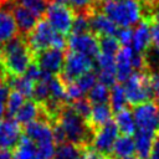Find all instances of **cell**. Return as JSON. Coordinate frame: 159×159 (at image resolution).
Segmentation results:
<instances>
[{"label": "cell", "mask_w": 159, "mask_h": 159, "mask_svg": "<svg viewBox=\"0 0 159 159\" xmlns=\"http://www.w3.org/2000/svg\"><path fill=\"white\" fill-rule=\"evenodd\" d=\"M25 102V97L16 92V91H11L9 93L7 101H6V113L9 117H15V114L17 113V111L21 108V106Z\"/></svg>", "instance_id": "1f68e13d"}, {"label": "cell", "mask_w": 159, "mask_h": 159, "mask_svg": "<svg viewBox=\"0 0 159 159\" xmlns=\"http://www.w3.org/2000/svg\"><path fill=\"white\" fill-rule=\"evenodd\" d=\"M150 34H152V45L155 52L159 55V21H153L150 25Z\"/></svg>", "instance_id": "ee69618b"}, {"label": "cell", "mask_w": 159, "mask_h": 159, "mask_svg": "<svg viewBox=\"0 0 159 159\" xmlns=\"http://www.w3.org/2000/svg\"><path fill=\"white\" fill-rule=\"evenodd\" d=\"M24 76H26L29 80H31L32 82H39L42 77V70L37 66V63H31L29 66V68L26 70V72L24 73Z\"/></svg>", "instance_id": "b9f144b4"}, {"label": "cell", "mask_w": 159, "mask_h": 159, "mask_svg": "<svg viewBox=\"0 0 159 159\" xmlns=\"http://www.w3.org/2000/svg\"><path fill=\"white\" fill-rule=\"evenodd\" d=\"M118 137H119V130H118L116 123L113 120H109L108 123L97 128L93 132L91 143H92V147L94 150H97L104 155H109L112 153L113 144Z\"/></svg>", "instance_id": "9c48e42d"}, {"label": "cell", "mask_w": 159, "mask_h": 159, "mask_svg": "<svg viewBox=\"0 0 159 159\" xmlns=\"http://www.w3.org/2000/svg\"><path fill=\"white\" fill-rule=\"evenodd\" d=\"M93 4V0H70V4L75 10L78 11H84L87 9H89Z\"/></svg>", "instance_id": "f6af8a7d"}, {"label": "cell", "mask_w": 159, "mask_h": 159, "mask_svg": "<svg viewBox=\"0 0 159 159\" xmlns=\"http://www.w3.org/2000/svg\"><path fill=\"white\" fill-rule=\"evenodd\" d=\"M98 42H99V52L102 53L116 56V53L120 48V45L116 36H101Z\"/></svg>", "instance_id": "4dcf8cb0"}, {"label": "cell", "mask_w": 159, "mask_h": 159, "mask_svg": "<svg viewBox=\"0 0 159 159\" xmlns=\"http://www.w3.org/2000/svg\"><path fill=\"white\" fill-rule=\"evenodd\" d=\"M63 61H65L63 50L50 47L47 50L37 52V62H36L37 66L51 75H56L61 72Z\"/></svg>", "instance_id": "8fae6325"}, {"label": "cell", "mask_w": 159, "mask_h": 159, "mask_svg": "<svg viewBox=\"0 0 159 159\" xmlns=\"http://www.w3.org/2000/svg\"><path fill=\"white\" fill-rule=\"evenodd\" d=\"M53 127H51L47 122L36 119L25 125V135L31 139L36 145L55 143L53 140Z\"/></svg>", "instance_id": "5bb4252c"}, {"label": "cell", "mask_w": 159, "mask_h": 159, "mask_svg": "<svg viewBox=\"0 0 159 159\" xmlns=\"http://www.w3.org/2000/svg\"><path fill=\"white\" fill-rule=\"evenodd\" d=\"M45 15L46 21L56 32L61 35H67L68 32H71L75 14L67 5H61L51 1L47 5Z\"/></svg>", "instance_id": "8992f818"}, {"label": "cell", "mask_w": 159, "mask_h": 159, "mask_svg": "<svg viewBox=\"0 0 159 159\" xmlns=\"http://www.w3.org/2000/svg\"><path fill=\"white\" fill-rule=\"evenodd\" d=\"M133 116L135 119L137 129L157 132L158 129V116L159 106L153 101L143 102L134 107Z\"/></svg>", "instance_id": "ba28073f"}, {"label": "cell", "mask_w": 159, "mask_h": 159, "mask_svg": "<svg viewBox=\"0 0 159 159\" xmlns=\"http://www.w3.org/2000/svg\"><path fill=\"white\" fill-rule=\"evenodd\" d=\"M0 58L5 71L12 76H21L26 72L29 66L32 63L30 48L22 39H12L6 42L1 51Z\"/></svg>", "instance_id": "7a4b0ae2"}, {"label": "cell", "mask_w": 159, "mask_h": 159, "mask_svg": "<svg viewBox=\"0 0 159 159\" xmlns=\"http://www.w3.org/2000/svg\"><path fill=\"white\" fill-rule=\"evenodd\" d=\"M152 45V34H150V24L145 20L139 21L134 30H133V37L130 47L140 53H144L149 46Z\"/></svg>", "instance_id": "2e32d148"}, {"label": "cell", "mask_w": 159, "mask_h": 159, "mask_svg": "<svg viewBox=\"0 0 159 159\" xmlns=\"http://www.w3.org/2000/svg\"><path fill=\"white\" fill-rule=\"evenodd\" d=\"M150 88H152V97H154L155 103L159 106V70L150 76Z\"/></svg>", "instance_id": "7bdbcfd3"}, {"label": "cell", "mask_w": 159, "mask_h": 159, "mask_svg": "<svg viewBox=\"0 0 159 159\" xmlns=\"http://www.w3.org/2000/svg\"><path fill=\"white\" fill-rule=\"evenodd\" d=\"M108 104L111 106L113 112H119L123 108L127 107V97H125V91L122 83H114L113 86L109 87V101Z\"/></svg>", "instance_id": "4316f807"}, {"label": "cell", "mask_w": 159, "mask_h": 159, "mask_svg": "<svg viewBox=\"0 0 159 159\" xmlns=\"http://www.w3.org/2000/svg\"><path fill=\"white\" fill-rule=\"evenodd\" d=\"M113 122L116 123L119 133H122L123 135H134V133L137 132V124L133 116V111L127 107L119 112H116Z\"/></svg>", "instance_id": "603a6c76"}, {"label": "cell", "mask_w": 159, "mask_h": 159, "mask_svg": "<svg viewBox=\"0 0 159 159\" xmlns=\"http://www.w3.org/2000/svg\"><path fill=\"white\" fill-rule=\"evenodd\" d=\"M48 88H50V99H53L58 103L66 101V84L62 82V80L52 77L48 81Z\"/></svg>", "instance_id": "f546056e"}, {"label": "cell", "mask_w": 159, "mask_h": 159, "mask_svg": "<svg viewBox=\"0 0 159 159\" xmlns=\"http://www.w3.org/2000/svg\"><path fill=\"white\" fill-rule=\"evenodd\" d=\"M11 12L15 19L17 29L22 32H30L39 21V17L31 10H29L22 5H16Z\"/></svg>", "instance_id": "ffe728a7"}, {"label": "cell", "mask_w": 159, "mask_h": 159, "mask_svg": "<svg viewBox=\"0 0 159 159\" xmlns=\"http://www.w3.org/2000/svg\"><path fill=\"white\" fill-rule=\"evenodd\" d=\"M101 9L118 27H130L142 19V5L138 0H102Z\"/></svg>", "instance_id": "6da1fadb"}, {"label": "cell", "mask_w": 159, "mask_h": 159, "mask_svg": "<svg viewBox=\"0 0 159 159\" xmlns=\"http://www.w3.org/2000/svg\"><path fill=\"white\" fill-rule=\"evenodd\" d=\"M53 2H57V4H61V5H68L70 4V0H52Z\"/></svg>", "instance_id": "681fc988"}, {"label": "cell", "mask_w": 159, "mask_h": 159, "mask_svg": "<svg viewBox=\"0 0 159 159\" xmlns=\"http://www.w3.org/2000/svg\"><path fill=\"white\" fill-rule=\"evenodd\" d=\"M93 66L94 63L91 57L70 51L67 55H65V61L61 70V80L63 83L73 82L83 73L92 71Z\"/></svg>", "instance_id": "5b68a950"}, {"label": "cell", "mask_w": 159, "mask_h": 159, "mask_svg": "<svg viewBox=\"0 0 159 159\" xmlns=\"http://www.w3.org/2000/svg\"><path fill=\"white\" fill-rule=\"evenodd\" d=\"M80 98H83V93L80 89V87L76 84V82H70L66 84V101L75 102Z\"/></svg>", "instance_id": "f35d334b"}, {"label": "cell", "mask_w": 159, "mask_h": 159, "mask_svg": "<svg viewBox=\"0 0 159 159\" xmlns=\"http://www.w3.org/2000/svg\"><path fill=\"white\" fill-rule=\"evenodd\" d=\"M138 1H139L140 4H142V2H143V4H152L154 0H138Z\"/></svg>", "instance_id": "f907efd6"}, {"label": "cell", "mask_w": 159, "mask_h": 159, "mask_svg": "<svg viewBox=\"0 0 159 159\" xmlns=\"http://www.w3.org/2000/svg\"><path fill=\"white\" fill-rule=\"evenodd\" d=\"M84 159H113V158H109V155H104L94 149H88L84 152Z\"/></svg>", "instance_id": "bcb514c9"}, {"label": "cell", "mask_w": 159, "mask_h": 159, "mask_svg": "<svg viewBox=\"0 0 159 159\" xmlns=\"http://www.w3.org/2000/svg\"><path fill=\"white\" fill-rule=\"evenodd\" d=\"M71 108L83 119H88L91 109H92V103L88 101V98H80L75 102H72Z\"/></svg>", "instance_id": "8d00e7d4"}, {"label": "cell", "mask_w": 159, "mask_h": 159, "mask_svg": "<svg viewBox=\"0 0 159 159\" xmlns=\"http://www.w3.org/2000/svg\"><path fill=\"white\" fill-rule=\"evenodd\" d=\"M112 108L108 103H101V104H92V109L88 117L89 127L92 129H97L109 120H112Z\"/></svg>", "instance_id": "7402d4cb"}, {"label": "cell", "mask_w": 159, "mask_h": 159, "mask_svg": "<svg viewBox=\"0 0 159 159\" xmlns=\"http://www.w3.org/2000/svg\"><path fill=\"white\" fill-rule=\"evenodd\" d=\"M89 31V15H86L84 12L76 14L73 17L71 32L72 34H83Z\"/></svg>", "instance_id": "836d02e7"}, {"label": "cell", "mask_w": 159, "mask_h": 159, "mask_svg": "<svg viewBox=\"0 0 159 159\" xmlns=\"http://www.w3.org/2000/svg\"><path fill=\"white\" fill-rule=\"evenodd\" d=\"M132 159H139V158H132Z\"/></svg>", "instance_id": "db71d44e"}, {"label": "cell", "mask_w": 159, "mask_h": 159, "mask_svg": "<svg viewBox=\"0 0 159 159\" xmlns=\"http://www.w3.org/2000/svg\"><path fill=\"white\" fill-rule=\"evenodd\" d=\"M14 159H39L36 144L26 135H21L12 152Z\"/></svg>", "instance_id": "cb8c5ba5"}, {"label": "cell", "mask_w": 159, "mask_h": 159, "mask_svg": "<svg viewBox=\"0 0 159 159\" xmlns=\"http://www.w3.org/2000/svg\"><path fill=\"white\" fill-rule=\"evenodd\" d=\"M17 30L12 12L0 7V46H4L10 40L15 39Z\"/></svg>", "instance_id": "d6986e66"}, {"label": "cell", "mask_w": 159, "mask_h": 159, "mask_svg": "<svg viewBox=\"0 0 159 159\" xmlns=\"http://www.w3.org/2000/svg\"><path fill=\"white\" fill-rule=\"evenodd\" d=\"M116 37L122 46H130L132 37H133V30L130 27H118L116 32Z\"/></svg>", "instance_id": "74e56055"}, {"label": "cell", "mask_w": 159, "mask_h": 159, "mask_svg": "<svg viewBox=\"0 0 159 159\" xmlns=\"http://www.w3.org/2000/svg\"><path fill=\"white\" fill-rule=\"evenodd\" d=\"M88 101L92 104H101V103H108L109 101V87H107L103 83L97 82L87 93Z\"/></svg>", "instance_id": "f1b7e54d"}, {"label": "cell", "mask_w": 159, "mask_h": 159, "mask_svg": "<svg viewBox=\"0 0 159 159\" xmlns=\"http://www.w3.org/2000/svg\"><path fill=\"white\" fill-rule=\"evenodd\" d=\"M36 147H37L39 159H53L55 150H56L55 143H46V144L36 145Z\"/></svg>", "instance_id": "ab89813d"}, {"label": "cell", "mask_w": 159, "mask_h": 159, "mask_svg": "<svg viewBox=\"0 0 159 159\" xmlns=\"http://www.w3.org/2000/svg\"><path fill=\"white\" fill-rule=\"evenodd\" d=\"M158 129H159V116H158Z\"/></svg>", "instance_id": "f5cc1de1"}, {"label": "cell", "mask_w": 159, "mask_h": 159, "mask_svg": "<svg viewBox=\"0 0 159 159\" xmlns=\"http://www.w3.org/2000/svg\"><path fill=\"white\" fill-rule=\"evenodd\" d=\"M114 159H132L135 154L134 139L132 135H119L112 148V153Z\"/></svg>", "instance_id": "44dd1931"}, {"label": "cell", "mask_w": 159, "mask_h": 159, "mask_svg": "<svg viewBox=\"0 0 159 159\" xmlns=\"http://www.w3.org/2000/svg\"><path fill=\"white\" fill-rule=\"evenodd\" d=\"M132 55H133V48L130 46H122L114 56L116 76H117V80L120 82H124L125 80H128L134 71L132 65Z\"/></svg>", "instance_id": "9a60e30c"}, {"label": "cell", "mask_w": 159, "mask_h": 159, "mask_svg": "<svg viewBox=\"0 0 159 159\" xmlns=\"http://www.w3.org/2000/svg\"><path fill=\"white\" fill-rule=\"evenodd\" d=\"M84 149L70 142L56 145L53 159H84Z\"/></svg>", "instance_id": "484cf974"}, {"label": "cell", "mask_w": 159, "mask_h": 159, "mask_svg": "<svg viewBox=\"0 0 159 159\" xmlns=\"http://www.w3.org/2000/svg\"><path fill=\"white\" fill-rule=\"evenodd\" d=\"M89 30L99 36H116L118 26L103 12L89 15Z\"/></svg>", "instance_id": "e0dca14e"}, {"label": "cell", "mask_w": 159, "mask_h": 159, "mask_svg": "<svg viewBox=\"0 0 159 159\" xmlns=\"http://www.w3.org/2000/svg\"><path fill=\"white\" fill-rule=\"evenodd\" d=\"M125 97L128 104L135 107L143 102H147L152 97L150 77L143 71L133 72L128 80L123 82Z\"/></svg>", "instance_id": "277c9868"}, {"label": "cell", "mask_w": 159, "mask_h": 159, "mask_svg": "<svg viewBox=\"0 0 159 159\" xmlns=\"http://www.w3.org/2000/svg\"><path fill=\"white\" fill-rule=\"evenodd\" d=\"M40 116V106L36 101H25L21 108L15 114V119L20 124H29L34 120H36Z\"/></svg>", "instance_id": "d4e9b609"}, {"label": "cell", "mask_w": 159, "mask_h": 159, "mask_svg": "<svg viewBox=\"0 0 159 159\" xmlns=\"http://www.w3.org/2000/svg\"><path fill=\"white\" fill-rule=\"evenodd\" d=\"M96 65H97V70H98L97 71L98 82L106 84L107 87L113 86L117 81L114 56L99 52L96 57Z\"/></svg>", "instance_id": "4fadbf2b"}, {"label": "cell", "mask_w": 159, "mask_h": 159, "mask_svg": "<svg viewBox=\"0 0 159 159\" xmlns=\"http://www.w3.org/2000/svg\"><path fill=\"white\" fill-rule=\"evenodd\" d=\"M17 1H19V5H22L29 10H31L39 19L46 12L47 5H48L46 0H17Z\"/></svg>", "instance_id": "e575fe53"}, {"label": "cell", "mask_w": 159, "mask_h": 159, "mask_svg": "<svg viewBox=\"0 0 159 159\" xmlns=\"http://www.w3.org/2000/svg\"><path fill=\"white\" fill-rule=\"evenodd\" d=\"M75 82H76V84L80 87V89L82 91V93L86 94V93H88L89 89L98 82V80H97V73H94L93 71H88V72L83 73L82 76H80Z\"/></svg>", "instance_id": "d6a6232c"}, {"label": "cell", "mask_w": 159, "mask_h": 159, "mask_svg": "<svg viewBox=\"0 0 159 159\" xmlns=\"http://www.w3.org/2000/svg\"><path fill=\"white\" fill-rule=\"evenodd\" d=\"M154 20H155V21H159V12H158V14H157V16L154 17Z\"/></svg>", "instance_id": "816d5d0a"}, {"label": "cell", "mask_w": 159, "mask_h": 159, "mask_svg": "<svg viewBox=\"0 0 159 159\" xmlns=\"http://www.w3.org/2000/svg\"><path fill=\"white\" fill-rule=\"evenodd\" d=\"M7 86L10 88H12V91H16V92L21 93L25 98H29V97H32L35 82L29 80L26 76L21 75V76H12L9 81Z\"/></svg>", "instance_id": "83f0119b"}, {"label": "cell", "mask_w": 159, "mask_h": 159, "mask_svg": "<svg viewBox=\"0 0 159 159\" xmlns=\"http://www.w3.org/2000/svg\"><path fill=\"white\" fill-rule=\"evenodd\" d=\"M32 97L35 98V101L40 104V103H46L50 99V88H48V82H43V81H39L35 83L34 87V92H32Z\"/></svg>", "instance_id": "d590c367"}, {"label": "cell", "mask_w": 159, "mask_h": 159, "mask_svg": "<svg viewBox=\"0 0 159 159\" xmlns=\"http://www.w3.org/2000/svg\"><path fill=\"white\" fill-rule=\"evenodd\" d=\"M67 46L70 51L77 52L91 58L97 57L99 53V42L94 34L92 32H83V34H72L68 37Z\"/></svg>", "instance_id": "30bf717a"}, {"label": "cell", "mask_w": 159, "mask_h": 159, "mask_svg": "<svg viewBox=\"0 0 159 159\" xmlns=\"http://www.w3.org/2000/svg\"><path fill=\"white\" fill-rule=\"evenodd\" d=\"M21 138L20 123L12 118H5L0 120V148L12 149L16 147Z\"/></svg>", "instance_id": "7c38bea8"}, {"label": "cell", "mask_w": 159, "mask_h": 159, "mask_svg": "<svg viewBox=\"0 0 159 159\" xmlns=\"http://www.w3.org/2000/svg\"><path fill=\"white\" fill-rule=\"evenodd\" d=\"M10 93V87L5 83H0V120L6 112V101Z\"/></svg>", "instance_id": "60d3db41"}, {"label": "cell", "mask_w": 159, "mask_h": 159, "mask_svg": "<svg viewBox=\"0 0 159 159\" xmlns=\"http://www.w3.org/2000/svg\"><path fill=\"white\" fill-rule=\"evenodd\" d=\"M4 73H5V68H4L2 63H0V83H2V80H4Z\"/></svg>", "instance_id": "c3c4849f"}, {"label": "cell", "mask_w": 159, "mask_h": 159, "mask_svg": "<svg viewBox=\"0 0 159 159\" xmlns=\"http://www.w3.org/2000/svg\"><path fill=\"white\" fill-rule=\"evenodd\" d=\"M0 159H14L11 149L6 148H0Z\"/></svg>", "instance_id": "7dc6e473"}, {"label": "cell", "mask_w": 159, "mask_h": 159, "mask_svg": "<svg viewBox=\"0 0 159 159\" xmlns=\"http://www.w3.org/2000/svg\"><path fill=\"white\" fill-rule=\"evenodd\" d=\"M58 32H56L46 20H39L36 26L29 32V47L34 52H41L43 50L53 47Z\"/></svg>", "instance_id": "52a82bcc"}, {"label": "cell", "mask_w": 159, "mask_h": 159, "mask_svg": "<svg viewBox=\"0 0 159 159\" xmlns=\"http://www.w3.org/2000/svg\"><path fill=\"white\" fill-rule=\"evenodd\" d=\"M157 132H148L137 129L134 133V145H135V154L139 159H149L154 140L157 138Z\"/></svg>", "instance_id": "ac0fdd59"}, {"label": "cell", "mask_w": 159, "mask_h": 159, "mask_svg": "<svg viewBox=\"0 0 159 159\" xmlns=\"http://www.w3.org/2000/svg\"><path fill=\"white\" fill-rule=\"evenodd\" d=\"M58 125L65 133L66 142L73 143L83 148L84 144H87L92 139V128L89 127V124L86 123V119L80 117L71 107L60 111Z\"/></svg>", "instance_id": "3957f363"}]
</instances>
